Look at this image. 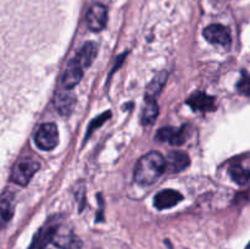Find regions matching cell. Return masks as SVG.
Segmentation results:
<instances>
[{"label": "cell", "instance_id": "obj_1", "mask_svg": "<svg viewBox=\"0 0 250 249\" xmlns=\"http://www.w3.org/2000/svg\"><path fill=\"white\" fill-rule=\"evenodd\" d=\"M166 170V161L158 151L142 156L134 167V181L138 185L149 186L155 182Z\"/></svg>", "mask_w": 250, "mask_h": 249}, {"label": "cell", "instance_id": "obj_2", "mask_svg": "<svg viewBox=\"0 0 250 249\" xmlns=\"http://www.w3.org/2000/svg\"><path fill=\"white\" fill-rule=\"evenodd\" d=\"M80 247V239L71 232V229L58 224L44 249H78Z\"/></svg>", "mask_w": 250, "mask_h": 249}, {"label": "cell", "instance_id": "obj_3", "mask_svg": "<svg viewBox=\"0 0 250 249\" xmlns=\"http://www.w3.org/2000/svg\"><path fill=\"white\" fill-rule=\"evenodd\" d=\"M38 170L39 164L37 161H34L33 159H21L20 161H17L16 165L12 168L11 181L14 183H16V185L24 187V186L28 185L29 181L32 180L34 173Z\"/></svg>", "mask_w": 250, "mask_h": 249}, {"label": "cell", "instance_id": "obj_4", "mask_svg": "<svg viewBox=\"0 0 250 249\" xmlns=\"http://www.w3.org/2000/svg\"><path fill=\"white\" fill-rule=\"evenodd\" d=\"M34 142L42 150H53L59 143V131L56 124L53 122L42 124L34 134Z\"/></svg>", "mask_w": 250, "mask_h": 249}, {"label": "cell", "instance_id": "obj_5", "mask_svg": "<svg viewBox=\"0 0 250 249\" xmlns=\"http://www.w3.org/2000/svg\"><path fill=\"white\" fill-rule=\"evenodd\" d=\"M188 126H182L180 128L175 127H164L156 133L155 139L158 142H166L171 145H182L188 138Z\"/></svg>", "mask_w": 250, "mask_h": 249}, {"label": "cell", "instance_id": "obj_6", "mask_svg": "<svg viewBox=\"0 0 250 249\" xmlns=\"http://www.w3.org/2000/svg\"><path fill=\"white\" fill-rule=\"evenodd\" d=\"M203 36L207 39L209 43L217 44L221 46H229L231 45V33L227 27L222 26V24L215 23L210 24L207 28L203 31Z\"/></svg>", "mask_w": 250, "mask_h": 249}, {"label": "cell", "instance_id": "obj_7", "mask_svg": "<svg viewBox=\"0 0 250 249\" xmlns=\"http://www.w3.org/2000/svg\"><path fill=\"white\" fill-rule=\"evenodd\" d=\"M83 70L84 68L76 60V58L71 60L67 63V66H66L65 71L62 73V77H61V85H62V88H65V89L75 88L82 80Z\"/></svg>", "mask_w": 250, "mask_h": 249}, {"label": "cell", "instance_id": "obj_8", "mask_svg": "<svg viewBox=\"0 0 250 249\" xmlns=\"http://www.w3.org/2000/svg\"><path fill=\"white\" fill-rule=\"evenodd\" d=\"M107 22V10L103 4H93L87 12V24L90 31H103Z\"/></svg>", "mask_w": 250, "mask_h": 249}, {"label": "cell", "instance_id": "obj_9", "mask_svg": "<svg viewBox=\"0 0 250 249\" xmlns=\"http://www.w3.org/2000/svg\"><path fill=\"white\" fill-rule=\"evenodd\" d=\"M76 104V97L71 89H60L56 92L55 98H54V105L55 109L60 112L62 116H68L72 112L73 107Z\"/></svg>", "mask_w": 250, "mask_h": 249}, {"label": "cell", "instance_id": "obj_10", "mask_svg": "<svg viewBox=\"0 0 250 249\" xmlns=\"http://www.w3.org/2000/svg\"><path fill=\"white\" fill-rule=\"evenodd\" d=\"M187 104L195 111L209 112L216 109L215 105V98L211 95H208L204 92H195L188 98Z\"/></svg>", "mask_w": 250, "mask_h": 249}, {"label": "cell", "instance_id": "obj_11", "mask_svg": "<svg viewBox=\"0 0 250 249\" xmlns=\"http://www.w3.org/2000/svg\"><path fill=\"white\" fill-rule=\"evenodd\" d=\"M15 212V194L6 190L0 195V227L6 226Z\"/></svg>", "mask_w": 250, "mask_h": 249}, {"label": "cell", "instance_id": "obj_12", "mask_svg": "<svg viewBox=\"0 0 250 249\" xmlns=\"http://www.w3.org/2000/svg\"><path fill=\"white\" fill-rule=\"evenodd\" d=\"M183 199V195L175 189H164L160 190L154 198V205L158 209H170V208L177 205Z\"/></svg>", "mask_w": 250, "mask_h": 249}, {"label": "cell", "instance_id": "obj_13", "mask_svg": "<svg viewBox=\"0 0 250 249\" xmlns=\"http://www.w3.org/2000/svg\"><path fill=\"white\" fill-rule=\"evenodd\" d=\"M190 159L185 151H171L167 156L166 168L171 173H178L189 166Z\"/></svg>", "mask_w": 250, "mask_h": 249}, {"label": "cell", "instance_id": "obj_14", "mask_svg": "<svg viewBox=\"0 0 250 249\" xmlns=\"http://www.w3.org/2000/svg\"><path fill=\"white\" fill-rule=\"evenodd\" d=\"M58 222H46L43 227L38 229V232L34 236L33 241H32L31 247L29 249H44L45 246L48 244L49 239H50L51 234L54 233V229H55Z\"/></svg>", "mask_w": 250, "mask_h": 249}, {"label": "cell", "instance_id": "obj_15", "mask_svg": "<svg viewBox=\"0 0 250 249\" xmlns=\"http://www.w3.org/2000/svg\"><path fill=\"white\" fill-rule=\"evenodd\" d=\"M167 81V72L166 71H161L159 72L153 80L149 82L148 87L146 89V100H156L160 93L163 92L164 87Z\"/></svg>", "mask_w": 250, "mask_h": 249}, {"label": "cell", "instance_id": "obj_16", "mask_svg": "<svg viewBox=\"0 0 250 249\" xmlns=\"http://www.w3.org/2000/svg\"><path fill=\"white\" fill-rule=\"evenodd\" d=\"M98 54V45L94 42H87L85 44H83L82 48L78 50L77 55H76V60L83 66V68L89 67L93 63V61L95 60Z\"/></svg>", "mask_w": 250, "mask_h": 249}, {"label": "cell", "instance_id": "obj_17", "mask_svg": "<svg viewBox=\"0 0 250 249\" xmlns=\"http://www.w3.org/2000/svg\"><path fill=\"white\" fill-rule=\"evenodd\" d=\"M159 115V105L156 100H146L143 110H142L141 121L146 126H150L156 121Z\"/></svg>", "mask_w": 250, "mask_h": 249}, {"label": "cell", "instance_id": "obj_18", "mask_svg": "<svg viewBox=\"0 0 250 249\" xmlns=\"http://www.w3.org/2000/svg\"><path fill=\"white\" fill-rule=\"evenodd\" d=\"M229 176H231V178L237 185L244 186L250 180V170L244 168L241 165H233L229 167Z\"/></svg>", "mask_w": 250, "mask_h": 249}, {"label": "cell", "instance_id": "obj_19", "mask_svg": "<svg viewBox=\"0 0 250 249\" xmlns=\"http://www.w3.org/2000/svg\"><path fill=\"white\" fill-rule=\"evenodd\" d=\"M110 117H111V112L106 111V112H104V114L100 115V116H98L97 119L93 120V121L89 124V127H88V129H87V133H85V139L89 138L90 134H92L95 129L99 128V127L102 126L105 121H107Z\"/></svg>", "mask_w": 250, "mask_h": 249}, {"label": "cell", "instance_id": "obj_20", "mask_svg": "<svg viewBox=\"0 0 250 249\" xmlns=\"http://www.w3.org/2000/svg\"><path fill=\"white\" fill-rule=\"evenodd\" d=\"M237 90L244 97L250 98V75L246 71H242L241 80L237 83Z\"/></svg>", "mask_w": 250, "mask_h": 249}, {"label": "cell", "instance_id": "obj_21", "mask_svg": "<svg viewBox=\"0 0 250 249\" xmlns=\"http://www.w3.org/2000/svg\"><path fill=\"white\" fill-rule=\"evenodd\" d=\"M246 249H250V243L248 244V246H247V247H246Z\"/></svg>", "mask_w": 250, "mask_h": 249}]
</instances>
